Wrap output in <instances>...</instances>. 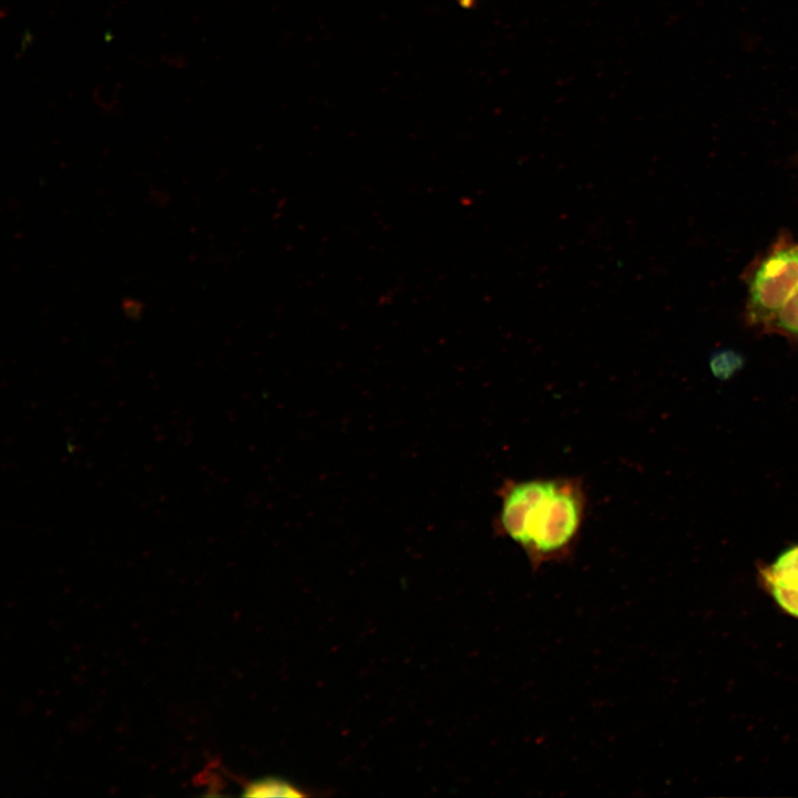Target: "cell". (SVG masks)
<instances>
[{"label": "cell", "instance_id": "obj_6", "mask_svg": "<svg viewBox=\"0 0 798 798\" xmlns=\"http://www.w3.org/2000/svg\"><path fill=\"white\" fill-rule=\"evenodd\" d=\"M474 0H460L461 4L464 7H470L473 3Z\"/></svg>", "mask_w": 798, "mask_h": 798}, {"label": "cell", "instance_id": "obj_3", "mask_svg": "<svg viewBox=\"0 0 798 798\" xmlns=\"http://www.w3.org/2000/svg\"><path fill=\"white\" fill-rule=\"evenodd\" d=\"M759 577L780 610L798 618V544L786 549L773 563L761 566Z\"/></svg>", "mask_w": 798, "mask_h": 798}, {"label": "cell", "instance_id": "obj_5", "mask_svg": "<svg viewBox=\"0 0 798 798\" xmlns=\"http://www.w3.org/2000/svg\"><path fill=\"white\" fill-rule=\"evenodd\" d=\"M245 795L249 797H298L301 796V792L284 780L266 778L252 782L245 789Z\"/></svg>", "mask_w": 798, "mask_h": 798}, {"label": "cell", "instance_id": "obj_1", "mask_svg": "<svg viewBox=\"0 0 798 798\" xmlns=\"http://www.w3.org/2000/svg\"><path fill=\"white\" fill-rule=\"evenodd\" d=\"M498 495L494 531L518 544L533 570L571 556L586 513L580 478L505 480Z\"/></svg>", "mask_w": 798, "mask_h": 798}, {"label": "cell", "instance_id": "obj_4", "mask_svg": "<svg viewBox=\"0 0 798 798\" xmlns=\"http://www.w3.org/2000/svg\"><path fill=\"white\" fill-rule=\"evenodd\" d=\"M765 330L777 332L798 341V286L775 317L768 323Z\"/></svg>", "mask_w": 798, "mask_h": 798}, {"label": "cell", "instance_id": "obj_2", "mask_svg": "<svg viewBox=\"0 0 798 798\" xmlns=\"http://www.w3.org/2000/svg\"><path fill=\"white\" fill-rule=\"evenodd\" d=\"M798 286V244L777 243L754 266L747 282V320L765 327Z\"/></svg>", "mask_w": 798, "mask_h": 798}]
</instances>
